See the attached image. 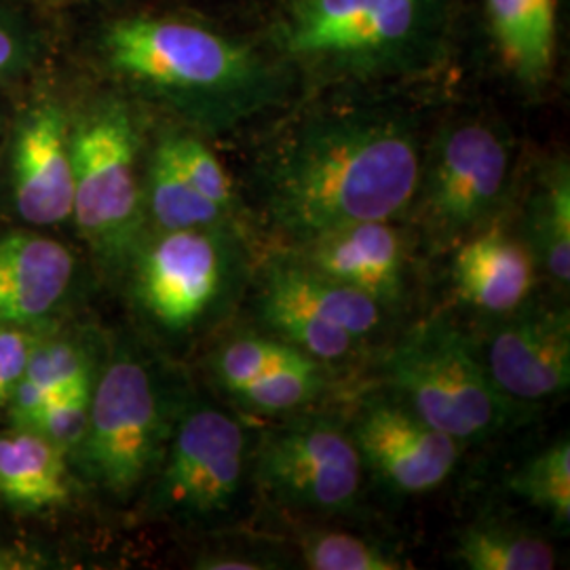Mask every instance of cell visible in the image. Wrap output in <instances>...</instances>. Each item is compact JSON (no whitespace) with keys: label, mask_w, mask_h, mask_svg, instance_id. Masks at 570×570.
<instances>
[{"label":"cell","mask_w":570,"mask_h":570,"mask_svg":"<svg viewBox=\"0 0 570 570\" xmlns=\"http://www.w3.org/2000/svg\"><path fill=\"white\" fill-rule=\"evenodd\" d=\"M423 140L387 104H341L303 115L266 150L258 174L266 225L287 247L330 228L400 220L414 202Z\"/></svg>","instance_id":"cell-1"},{"label":"cell","mask_w":570,"mask_h":570,"mask_svg":"<svg viewBox=\"0 0 570 570\" xmlns=\"http://www.w3.org/2000/svg\"><path fill=\"white\" fill-rule=\"evenodd\" d=\"M104 60L115 75L204 134H228L273 110L289 75L245 42L195 21L127 18L108 26Z\"/></svg>","instance_id":"cell-2"},{"label":"cell","mask_w":570,"mask_h":570,"mask_svg":"<svg viewBox=\"0 0 570 570\" xmlns=\"http://www.w3.org/2000/svg\"><path fill=\"white\" fill-rule=\"evenodd\" d=\"M450 0H284L271 41L320 85L425 75L449 51Z\"/></svg>","instance_id":"cell-3"},{"label":"cell","mask_w":570,"mask_h":570,"mask_svg":"<svg viewBox=\"0 0 570 570\" xmlns=\"http://www.w3.org/2000/svg\"><path fill=\"white\" fill-rule=\"evenodd\" d=\"M131 294L146 322L169 338H190L226 322L254 277L239 226L155 230L136 249Z\"/></svg>","instance_id":"cell-4"},{"label":"cell","mask_w":570,"mask_h":570,"mask_svg":"<svg viewBox=\"0 0 570 570\" xmlns=\"http://www.w3.org/2000/svg\"><path fill=\"white\" fill-rule=\"evenodd\" d=\"M381 376L387 391L461 446L513 428L524 407L492 383L478 343L446 315L410 327L389 348Z\"/></svg>","instance_id":"cell-5"},{"label":"cell","mask_w":570,"mask_h":570,"mask_svg":"<svg viewBox=\"0 0 570 570\" xmlns=\"http://www.w3.org/2000/svg\"><path fill=\"white\" fill-rule=\"evenodd\" d=\"M515 140L501 121L463 115L423 148L414 202L419 225L440 247H456L501 218L515 184Z\"/></svg>","instance_id":"cell-6"},{"label":"cell","mask_w":570,"mask_h":570,"mask_svg":"<svg viewBox=\"0 0 570 570\" xmlns=\"http://www.w3.org/2000/svg\"><path fill=\"white\" fill-rule=\"evenodd\" d=\"M184 404L157 367L121 346L98 372L79 454L89 478L119 499H131L155 478Z\"/></svg>","instance_id":"cell-7"},{"label":"cell","mask_w":570,"mask_h":570,"mask_svg":"<svg viewBox=\"0 0 570 570\" xmlns=\"http://www.w3.org/2000/svg\"><path fill=\"white\" fill-rule=\"evenodd\" d=\"M140 136L119 98L94 104L72 125V218L104 265L125 268L144 242Z\"/></svg>","instance_id":"cell-8"},{"label":"cell","mask_w":570,"mask_h":570,"mask_svg":"<svg viewBox=\"0 0 570 570\" xmlns=\"http://www.w3.org/2000/svg\"><path fill=\"white\" fill-rule=\"evenodd\" d=\"M249 289L261 330L326 367L351 362L387 322L383 306L301 263L289 249L266 256Z\"/></svg>","instance_id":"cell-9"},{"label":"cell","mask_w":570,"mask_h":570,"mask_svg":"<svg viewBox=\"0 0 570 570\" xmlns=\"http://www.w3.org/2000/svg\"><path fill=\"white\" fill-rule=\"evenodd\" d=\"M254 444L242 416L212 402L184 404L155 473L153 510L188 524L230 518L252 478Z\"/></svg>","instance_id":"cell-10"},{"label":"cell","mask_w":570,"mask_h":570,"mask_svg":"<svg viewBox=\"0 0 570 570\" xmlns=\"http://www.w3.org/2000/svg\"><path fill=\"white\" fill-rule=\"evenodd\" d=\"M252 478L282 510L343 515L357 505L366 478L351 429L332 416H294L254 444Z\"/></svg>","instance_id":"cell-11"},{"label":"cell","mask_w":570,"mask_h":570,"mask_svg":"<svg viewBox=\"0 0 570 570\" xmlns=\"http://www.w3.org/2000/svg\"><path fill=\"white\" fill-rule=\"evenodd\" d=\"M348 429L366 471L400 497L442 487L463 449L391 391L364 400Z\"/></svg>","instance_id":"cell-12"},{"label":"cell","mask_w":570,"mask_h":570,"mask_svg":"<svg viewBox=\"0 0 570 570\" xmlns=\"http://www.w3.org/2000/svg\"><path fill=\"white\" fill-rule=\"evenodd\" d=\"M482 364L492 383L518 404L550 402L569 391V306L529 298L490 330Z\"/></svg>","instance_id":"cell-13"},{"label":"cell","mask_w":570,"mask_h":570,"mask_svg":"<svg viewBox=\"0 0 570 570\" xmlns=\"http://www.w3.org/2000/svg\"><path fill=\"white\" fill-rule=\"evenodd\" d=\"M285 249L317 273L362 292L387 315L406 305L410 252L406 235L395 220L330 228Z\"/></svg>","instance_id":"cell-14"},{"label":"cell","mask_w":570,"mask_h":570,"mask_svg":"<svg viewBox=\"0 0 570 570\" xmlns=\"http://www.w3.org/2000/svg\"><path fill=\"white\" fill-rule=\"evenodd\" d=\"M13 204L28 225L72 218V125L60 104L41 102L21 117L11 150Z\"/></svg>","instance_id":"cell-15"},{"label":"cell","mask_w":570,"mask_h":570,"mask_svg":"<svg viewBox=\"0 0 570 570\" xmlns=\"http://www.w3.org/2000/svg\"><path fill=\"white\" fill-rule=\"evenodd\" d=\"M537 268L527 239L497 218L454 247L450 273L465 305L501 317L532 296Z\"/></svg>","instance_id":"cell-16"},{"label":"cell","mask_w":570,"mask_h":570,"mask_svg":"<svg viewBox=\"0 0 570 570\" xmlns=\"http://www.w3.org/2000/svg\"><path fill=\"white\" fill-rule=\"evenodd\" d=\"M75 254L51 237L18 230L0 237V324L35 326L75 279Z\"/></svg>","instance_id":"cell-17"},{"label":"cell","mask_w":570,"mask_h":570,"mask_svg":"<svg viewBox=\"0 0 570 570\" xmlns=\"http://www.w3.org/2000/svg\"><path fill=\"white\" fill-rule=\"evenodd\" d=\"M497 53L529 94L548 87L556 63V0H487Z\"/></svg>","instance_id":"cell-18"},{"label":"cell","mask_w":570,"mask_h":570,"mask_svg":"<svg viewBox=\"0 0 570 570\" xmlns=\"http://www.w3.org/2000/svg\"><path fill=\"white\" fill-rule=\"evenodd\" d=\"M66 452L32 428L0 433V499L11 508L41 511L70 497Z\"/></svg>","instance_id":"cell-19"},{"label":"cell","mask_w":570,"mask_h":570,"mask_svg":"<svg viewBox=\"0 0 570 570\" xmlns=\"http://www.w3.org/2000/svg\"><path fill=\"white\" fill-rule=\"evenodd\" d=\"M524 239L537 266L543 268L558 292L570 284V169L567 157L543 167L530 190Z\"/></svg>","instance_id":"cell-20"},{"label":"cell","mask_w":570,"mask_h":570,"mask_svg":"<svg viewBox=\"0 0 570 570\" xmlns=\"http://www.w3.org/2000/svg\"><path fill=\"white\" fill-rule=\"evenodd\" d=\"M144 212L155 225V230H184V228H212V226H239L244 223L230 218L218 205L207 202L204 195L186 180L174 161L164 140H159L146 167Z\"/></svg>","instance_id":"cell-21"},{"label":"cell","mask_w":570,"mask_h":570,"mask_svg":"<svg viewBox=\"0 0 570 570\" xmlns=\"http://www.w3.org/2000/svg\"><path fill=\"white\" fill-rule=\"evenodd\" d=\"M96 376L98 367L85 345L68 338H41L7 402L13 425L28 428L53 397Z\"/></svg>","instance_id":"cell-22"},{"label":"cell","mask_w":570,"mask_h":570,"mask_svg":"<svg viewBox=\"0 0 570 570\" xmlns=\"http://www.w3.org/2000/svg\"><path fill=\"white\" fill-rule=\"evenodd\" d=\"M452 560L468 570H551L558 553L550 541L505 520H478L459 532Z\"/></svg>","instance_id":"cell-23"},{"label":"cell","mask_w":570,"mask_h":570,"mask_svg":"<svg viewBox=\"0 0 570 570\" xmlns=\"http://www.w3.org/2000/svg\"><path fill=\"white\" fill-rule=\"evenodd\" d=\"M320 364L305 351L296 348L265 330L239 332L226 338L209 360L212 376L223 391L239 387L247 381L282 367Z\"/></svg>","instance_id":"cell-24"},{"label":"cell","mask_w":570,"mask_h":570,"mask_svg":"<svg viewBox=\"0 0 570 570\" xmlns=\"http://www.w3.org/2000/svg\"><path fill=\"white\" fill-rule=\"evenodd\" d=\"M324 364L282 367L226 391L230 402L258 416H285L315 404L327 389Z\"/></svg>","instance_id":"cell-25"},{"label":"cell","mask_w":570,"mask_h":570,"mask_svg":"<svg viewBox=\"0 0 570 570\" xmlns=\"http://www.w3.org/2000/svg\"><path fill=\"white\" fill-rule=\"evenodd\" d=\"M513 497L546 513L564 532L570 527V444L560 438L539 450L508 478Z\"/></svg>","instance_id":"cell-26"},{"label":"cell","mask_w":570,"mask_h":570,"mask_svg":"<svg viewBox=\"0 0 570 570\" xmlns=\"http://www.w3.org/2000/svg\"><path fill=\"white\" fill-rule=\"evenodd\" d=\"M296 550L308 570H404L412 567L402 551L345 530H305L296 541Z\"/></svg>","instance_id":"cell-27"},{"label":"cell","mask_w":570,"mask_h":570,"mask_svg":"<svg viewBox=\"0 0 570 570\" xmlns=\"http://www.w3.org/2000/svg\"><path fill=\"white\" fill-rule=\"evenodd\" d=\"M161 140L186 176V180L193 184L207 202L218 205L230 218L244 223V205L237 197L230 176L226 174L225 165L218 161L212 148L199 136L186 131H169Z\"/></svg>","instance_id":"cell-28"},{"label":"cell","mask_w":570,"mask_h":570,"mask_svg":"<svg viewBox=\"0 0 570 570\" xmlns=\"http://www.w3.org/2000/svg\"><path fill=\"white\" fill-rule=\"evenodd\" d=\"M96 379L82 381L79 385L60 393L58 397H53L28 428L39 431L42 438H47L66 454L79 452L87 423H89V407H91Z\"/></svg>","instance_id":"cell-29"},{"label":"cell","mask_w":570,"mask_h":570,"mask_svg":"<svg viewBox=\"0 0 570 570\" xmlns=\"http://www.w3.org/2000/svg\"><path fill=\"white\" fill-rule=\"evenodd\" d=\"M41 336L28 326L0 327V406L9 402L13 389L18 387L26 364L39 345Z\"/></svg>","instance_id":"cell-30"},{"label":"cell","mask_w":570,"mask_h":570,"mask_svg":"<svg viewBox=\"0 0 570 570\" xmlns=\"http://www.w3.org/2000/svg\"><path fill=\"white\" fill-rule=\"evenodd\" d=\"M284 558L268 548L233 546L226 550L209 551L197 558L195 569L204 570H268L284 569Z\"/></svg>","instance_id":"cell-31"},{"label":"cell","mask_w":570,"mask_h":570,"mask_svg":"<svg viewBox=\"0 0 570 570\" xmlns=\"http://www.w3.org/2000/svg\"><path fill=\"white\" fill-rule=\"evenodd\" d=\"M35 45L20 23L0 13V81L16 77L32 58Z\"/></svg>","instance_id":"cell-32"}]
</instances>
